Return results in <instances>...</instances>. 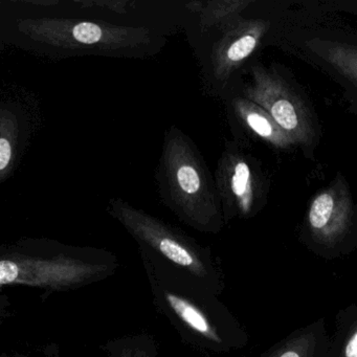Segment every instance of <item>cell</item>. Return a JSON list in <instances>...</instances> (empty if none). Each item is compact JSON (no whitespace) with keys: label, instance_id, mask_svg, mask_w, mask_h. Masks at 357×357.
Masks as SVG:
<instances>
[{"label":"cell","instance_id":"cell-8","mask_svg":"<svg viewBox=\"0 0 357 357\" xmlns=\"http://www.w3.org/2000/svg\"><path fill=\"white\" fill-rule=\"evenodd\" d=\"M214 181L225 225L254 218L266 206L268 177L261 162L238 142L225 144Z\"/></svg>","mask_w":357,"mask_h":357},{"label":"cell","instance_id":"cell-11","mask_svg":"<svg viewBox=\"0 0 357 357\" xmlns=\"http://www.w3.org/2000/svg\"><path fill=\"white\" fill-rule=\"evenodd\" d=\"M329 340L326 319L321 317L294 330L259 357H326Z\"/></svg>","mask_w":357,"mask_h":357},{"label":"cell","instance_id":"cell-10","mask_svg":"<svg viewBox=\"0 0 357 357\" xmlns=\"http://www.w3.org/2000/svg\"><path fill=\"white\" fill-rule=\"evenodd\" d=\"M34 129V119L17 100L0 99V185L17 168Z\"/></svg>","mask_w":357,"mask_h":357},{"label":"cell","instance_id":"cell-3","mask_svg":"<svg viewBox=\"0 0 357 357\" xmlns=\"http://www.w3.org/2000/svg\"><path fill=\"white\" fill-rule=\"evenodd\" d=\"M118 257L104 248L66 244L49 238H22L0 245V317L7 312V287L70 291L112 277Z\"/></svg>","mask_w":357,"mask_h":357},{"label":"cell","instance_id":"cell-16","mask_svg":"<svg viewBox=\"0 0 357 357\" xmlns=\"http://www.w3.org/2000/svg\"><path fill=\"white\" fill-rule=\"evenodd\" d=\"M0 357H32L30 355L22 354V353H0Z\"/></svg>","mask_w":357,"mask_h":357},{"label":"cell","instance_id":"cell-6","mask_svg":"<svg viewBox=\"0 0 357 357\" xmlns=\"http://www.w3.org/2000/svg\"><path fill=\"white\" fill-rule=\"evenodd\" d=\"M298 240L312 254L326 260L350 256L356 250V206L340 173L311 198Z\"/></svg>","mask_w":357,"mask_h":357},{"label":"cell","instance_id":"cell-14","mask_svg":"<svg viewBox=\"0 0 357 357\" xmlns=\"http://www.w3.org/2000/svg\"><path fill=\"white\" fill-rule=\"evenodd\" d=\"M102 350L105 357H160L155 338L145 332L108 340Z\"/></svg>","mask_w":357,"mask_h":357},{"label":"cell","instance_id":"cell-12","mask_svg":"<svg viewBox=\"0 0 357 357\" xmlns=\"http://www.w3.org/2000/svg\"><path fill=\"white\" fill-rule=\"evenodd\" d=\"M231 109L242 126L255 137L280 151H291L296 148L291 137L262 108L241 95L231 100Z\"/></svg>","mask_w":357,"mask_h":357},{"label":"cell","instance_id":"cell-15","mask_svg":"<svg viewBox=\"0 0 357 357\" xmlns=\"http://www.w3.org/2000/svg\"><path fill=\"white\" fill-rule=\"evenodd\" d=\"M326 59L330 61V63L333 64L338 70H342L344 76L349 78V80L352 81L353 85L356 84V60L354 61H344V58L350 57V54L356 53L355 49L350 50L348 45L342 47V45H336V47H331L329 49L325 50Z\"/></svg>","mask_w":357,"mask_h":357},{"label":"cell","instance_id":"cell-1","mask_svg":"<svg viewBox=\"0 0 357 357\" xmlns=\"http://www.w3.org/2000/svg\"><path fill=\"white\" fill-rule=\"evenodd\" d=\"M0 41L51 60L83 56L144 58L164 39L145 26L76 16L29 15L0 8Z\"/></svg>","mask_w":357,"mask_h":357},{"label":"cell","instance_id":"cell-7","mask_svg":"<svg viewBox=\"0 0 357 357\" xmlns=\"http://www.w3.org/2000/svg\"><path fill=\"white\" fill-rule=\"evenodd\" d=\"M240 95L264 109L306 156L314 151L321 137L317 116L298 86L280 70L254 64Z\"/></svg>","mask_w":357,"mask_h":357},{"label":"cell","instance_id":"cell-4","mask_svg":"<svg viewBox=\"0 0 357 357\" xmlns=\"http://www.w3.org/2000/svg\"><path fill=\"white\" fill-rule=\"evenodd\" d=\"M165 206L185 225L218 234L225 222L214 178L194 142L176 126L165 135L156 173Z\"/></svg>","mask_w":357,"mask_h":357},{"label":"cell","instance_id":"cell-17","mask_svg":"<svg viewBox=\"0 0 357 357\" xmlns=\"http://www.w3.org/2000/svg\"><path fill=\"white\" fill-rule=\"evenodd\" d=\"M328 353V352H327ZM326 357H327V355H326Z\"/></svg>","mask_w":357,"mask_h":357},{"label":"cell","instance_id":"cell-9","mask_svg":"<svg viewBox=\"0 0 357 357\" xmlns=\"http://www.w3.org/2000/svg\"><path fill=\"white\" fill-rule=\"evenodd\" d=\"M269 22L233 17L223 24L210 55L211 76L225 84L257 51L268 32Z\"/></svg>","mask_w":357,"mask_h":357},{"label":"cell","instance_id":"cell-18","mask_svg":"<svg viewBox=\"0 0 357 357\" xmlns=\"http://www.w3.org/2000/svg\"><path fill=\"white\" fill-rule=\"evenodd\" d=\"M0 43H1V41H0Z\"/></svg>","mask_w":357,"mask_h":357},{"label":"cell","instance_id":"cell-2","mask_svg":"<svg viewBox=\"0 0 357 357\" xmlns=\"http://www.w3.org/2000/svg\"><path fill=\"white\" fill-rule=\"evenodd\" d=\"M139 252L154 307L185 344L206 357L234 354L248 346V332L219 296L148 250L139 248Z\"/></svg>","mask_w":357,"mask_h":357},{"label":"cell","instance_id":"cell-13","mask_svg":"<svg viewBox=\"0 0 357 357\" xmlns=\"http://www.w3.org/2000/svg\"><path fill=\"white\" fill-rule=\"evenodd\" d=\"M327 357H357V306L354 303L336 314Z\"/></svg>","mask_w":357,"mask_h":357},{"label":"cell","instance_id":"cell-5","mask_svg":"<svg viewBox=\"0 0 357 357\" xmlns=\"http://www.w3.org/2000/svg\"><path fill=\"white\" fill-rule=\"evenodd\" d=\"M106 211L126 229L139 248L191 278L215 296H221L225 289V273L210 248L122 198H112Z\"/></svg>","mask_w":357,"mask_h":357}]
</instances>
